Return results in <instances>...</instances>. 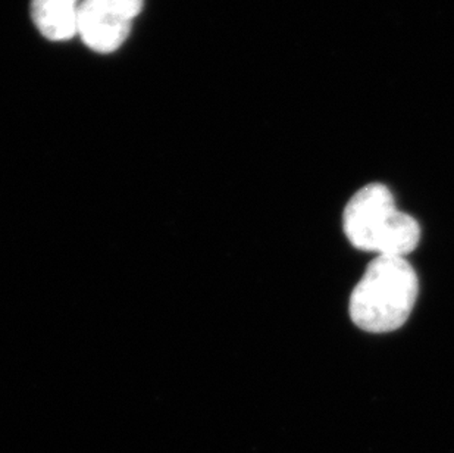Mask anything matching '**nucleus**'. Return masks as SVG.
<instances>
[{
    "label": "nucleus",
    "instance_id": "f03ea898",
    "mask_svg": "<svg viewBox=\"0 0 454 453\" xmlns=\"http://www.w3.org/2000/svg\"><path fill=\"white\" fill-rule=\"evenodd\" d=\"M344 233L359 250L388 257H406L419 244L420 226L397 210L390 188L372 183L360 188L343 214Z\"/></svg>",
    "mask_w": 454,
    "mask_h": 453
},
{
    "label": "nucleus",
    "instance_id": "7ed1b4c3",
    "mask_svg": "<svg viewBox=\"0 0 454 453\" xmlns=\"http://www.w3.org/2000/svg\"><path fill=\"white\" fill-rule=\"evenodd\" d=\"M143 0H82L78 6L77 33L99 53L116 51L129 36Z\"/></svg>",
    "mask_w": 454,
    "mask_h": 453
},
{
    "label": "nucleus",
    "instance_id": "f257e3e1",
    "mask_svg": "<svg viewBox=\"0 0 454 453\" xmlns=\"http://www.w3.org/2000/svg\"><path fill=\"white\" fill-rule=\"evenodd\" d=\"M419 282L403 257L380 255L364 271L350 296V317L368 333H390L411 317Z\"/></svg>",
    "mask_w": 454,
    "mask_h": 453
},
{
    "label": "nucleus",
    "instance_id": "20e7f679",
    "mask_svg": "<svg viewBox=\"0 0 454 453\" xmlns=\"http://www.w3.org/2000/svg\"><path fill=\"white\" fill-rule=\"evenodd\" d=\"M78 0H33L31 15L49 40H68L77 35Z\"/></svg>",
    "mask_w": 454,
    "mask_h": 453
}]
</instances>
